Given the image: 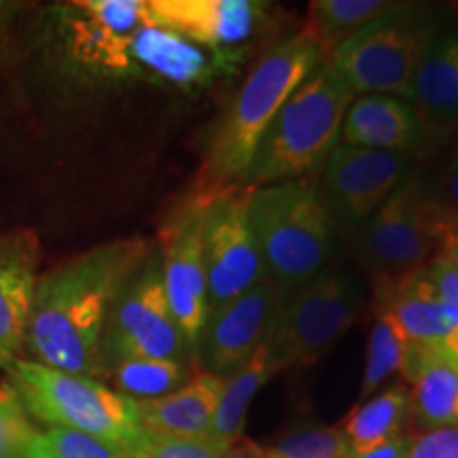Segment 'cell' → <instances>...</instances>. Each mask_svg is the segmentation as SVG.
I'll list each match as a JSON object with an SVG mask.
<instances>
[{"label": "cell", "instance_id": "obj_15", "mask_svg": "<svg viewBox=\"0 0 458 458\" xmlns=\"http://www.w3.org/2000/svg\"><path fill=\"white\" fill-rule=\"evenodd\" d=\"M344 145L422 157L439 139L397 96H357L342 125Z\"/></svg>", "mask_w": 458, "mask_h": 458}, {"label": "cell", "instance_id": "obj_38", "mask_svg": "<svg viewBox=\"0 0 458 458\" xmlns=\"http://www.w3.org/2000/svg\"><path fill=\"white\" fill-rule=\"evenodd\" d=\"M437 255H444L452 266L458 270V225L452 229V232L445 236V240L442 242V249H439Z\"/></svg>", "mask_w": 458, "mask_h": 458}, {"label": "cell", "instance_id": "obj_24", "mask_svg": "<svg viewBox=\"0 0 458 458\" xmlns=\"http://www.w3.org/2000/svg\"><path fill=\"white\" fill-rule=\"evenodd\" d=\"M393 7L386 0H314L310 3V21L303 28L327 57L337 45L351 38L371 20Z\"/></svg>", "mask_w": 458, "mask_h": 458}, {"label": "cell", "instance_id": "obj_17", "mask_svg": "<svg viewBox=\"0 0 458 458\" xmlns=\"http://www.w3.org/2000/svg\"><path fill=\"white\" fill-rule=\"evenodd\" d=\"M376 306L393 314L411 348L454 359V320L435 289L427 266L394 284Z\"/></svg>", "mask_w": 458, "mask_h": 458}, {"label": "cell", "instance_id": "obj_30", "mask_svg": "<svg viewBox=\"0 0 458 458\" xmlns=\"http://www.w3.org/2000/svg\"><path fill=\"white\" fill-rule=\"evenodd\" d=\"M38 431L9 382L0 386V458H28Z\"/></svg>", "mask_w": 458, "mask_h": 458}, {"label": "cell", "instance_id": "obj_26", "mask_svg": "<svg viewBox=\"0 0 458 458\" xmlns=\"http://www.w3.org/2000/svg\"><path fill=\"white\" fill-rule=\"evenodd\" d=\"M411 351L414 348H411V344L393 314L386 308H377L368 340V360H365V376L363 385H360L359 403L368 401L386 377H391L393 374L405 376Z\"/></svg>", "mask_w": 458, "mask_h": 458}, {"label": "cell", "instance_id": "obj_9", "mask_svg": "<svg viewBox=\"0 0 458 458\" xmlns=\"http://www.w3.org/2000/svg\"><path fill=\"white\" fill-rule=\"evenodd\" d=\"M122 359H162L196 365L182 331L172 314L164 286L162 257L151 250L114 300L102 335L106 368Z\"/></svg>", "mask_w": 458, "mask_h": 458}, {"label": "cell", "instance_id": "obj_4", "mask_svg": "<svg viewBox=\"0 0 458 458\" xmlns=\"http://www.w3.org/2000/svg\"><path fill=\"white\" fill-rule=\"evenodd\" d=\"M354 98V91L323 57L266 130L244 176V187L308 179L323 168L340 145L344 119Z\"/></svg>", "mask_w": 458, "mask_h": 458}, {"label": "cell", "instance_id": "obj_28", "mask_svg": "<svg viewBox=\"0 0 458 458\" xmlns=\"http://www.w3.org/2000/svg\"><path fill=\"white\" fill-rule=\"evenodd\" d=\"M28 458H131L122 445L72 428L49 427L38 431Z\"/></svg>", "mask_w": 458, "mask_h": 458}, {"label": "cell", "instance_id": "obj_32", "mask_svg": "<svg viewBox=\"0 0 458 458\" xmlns=\"http://www.w3.org/2000/svg\"><path fill=\"white\" fill-rule=\"evenodd\" d=\"M227 444L213 437H157L145 433L131 458H219Z\"/></svg>", "mask_w": 458, "mask_h": 458}, {"label": "cell", "instance_id": "obj_31", "mask_svg": "<svg viewBox=\"0 0 458 458\" xmlns=\"http://www.w3.org/2000/svg\"><path fill=\"white\" fill-rule=\"evenodd\" d=\"M74 4L96 24L122 38H130L140 28L153 26L147 0H85Z\"/></svg>", "mask_w": 458, "mask_h": 458}, {"label": "cell", "instance_id": "obj_3", "mask_svg": "<svg viewBox=\"0 0 458 458\" xmlns=\"http://www.w3.org/2000/svg\"><path fill=\"white\" fill-rule=\"evenodd\" d=\"M249 221L280 293L327 270L344 244L318 181L300 179L249 189Z\"/></svg>", "mask_w": 458, "mask_h": 458}, {"label": "cell", "instance_id": "obj_25", "mask_svg": "<svg viewBox=\"0 0 458 458\" xmlns=\"http://www.w3.org/2000/svg\"><path fill=\"white\" fill-rule=\"evenodd\" d=\"M71 13V20H66V32L68 51L74 60L88 68H94V71L111 74H123L134 66L128 38L105 30L91 17L85 15L77 4H72Z\"/></svg>", "mask_w": 458, "mask_h": 458}, {"label": "cell", "instance_id": "obj_12", "mask_svg": "<svg viewBox=\"0 0 458 458\" xmlns=\"http://www.w3.org/2000/svg\"><path fill=\"white\" fill-rule=\"evenodd\" d=\"M204 199L191 196L162 229V272L172 314L196 354L199 334L208 317V284L202 249Z\"/></svg>", "mask_w": 458, "mask_h": 458}, {"label": "cell", "instance_id": "obj_5", "mask_svg": "<svg viewBox=\"0 0 458 458\" xmlns=\"http://www.w3.org/2000/svg\"><path fill=\"white\" fill-rule=\"evenodd\" d=\"M458 215L445 210L418 174L401 182L351 240L359 267L368 274L374 300L425 267L442 249Z\"/></svg>", "mask_w": 458, "mask_h": 458}, {"label": "cell", "instance_id": "obj_23", "mask_svg": "<svg viewBox=\"0 0 458 458\" xmlns=\"http://www.w3.org/2000/svg\"><path fill=\"white\" fill-rule=\"evenodd\" d=\"M410 418V391L403 385H393L376 397L360 401L340 428L348 437L352 454H360L403 435Z\"/></svg>", "mask_w": 458, "mask_h": 458}, {"label": "cell", "instance_id": "obj_11", "mask_svg": "<svg viewBox=\"0 0 458 458\" xmlns=\"http://www.w3.org/2000/svg\"><path fill=\"white\" fill-rule=\"evenodd\" d=\"M414 164L416 159L403 153L337 145L320 168L318 185L344 242H351L401 182L414 174Z\"/></svg>", "mask_w": 458, "mask_h": 458}, {"label": "cell", "instance_id": "obj_37", "mask_svg": "<svg viewBox=\"0 0 458 458\" xmlns=\"http://www.w3.org/2000/svg\"><path fill=\"white\" fill-rule=\"evenodd\" d=\"M266 456V448H261L259 444L250 442V439H238L236 444L227 445V450L223 452L219 458H263Z\"/></svg>", "mask_w": 458, "mask_h": 458}, {"label": "cell", "instance_id": "obj_22", "mask_svg": "<svg viewBox=\"0 0 458 458\" xmlns=\"http://www.w3.org/2000/svg\"><path fill=\"white\" fill-rule=\"evenodd\" d=\"M276 371L270 351L263 344L233 374L223 377V391L210 427V437L227 445L242 439L250 401Z\"/></svg>", "mask_w": 458, "mask_h": 458}, {"label": "cell", "instance_id": "obj_20", "mask_svg": "<svg viewBox=\"0 0 458 458\" xmlns=\"http://www.w3.org/2000/svg\"><path fill=\"white\" fill-rule=\"evenodd\" d=\"M403 377L411 385V418L418 427L433 431L458 425V360L414 348Z\"/></svg>", "mask_w": 458, "mask_h": 458}, {"label": "cell", "instance_id": "obj_6", "mask_svg": "<svg viewBox=\"0 0 458 458\" xmlns=\"http://www.w3.org/2000/svg\"><path fill=\"white\" fill-rule=\"evenodd\" d=\"M444 32L437 9L427 3H393L331 51L327 60L354 96L408 100L420 57Z\"/></svg>", "mask_w": 458, "mask_h": 458}, {"label": "cell", "instance_id": "obj_16", "mask_svg": "<svg viewBox=\"0 0 458 458\" xmlns=\"http://www.w3.org/2000/svg\"><path fill=\"white\" fill-rule=\"evenodd\" d=\"M38 246L32 233L0 238V365L4 369L26 348V331L37 291Z\"/></svg>", "mask_w": 458, "mask_h": 458}, {"label": "cell", "instance_id": "obj_36", "mask_svg": "<svg viewBox=\"0 0 458 458\" xmlns=\"http://www.w3.org/2000/svg\"><path fill=\"white\" fill-rule=\"evenodd\" d=\"M437 199L445 210H450L452 215H458V151L452 157L448 172L444 176V196H437Z\"/></svg>", "mask_w": 458, "mask_h": 458}, {"label": "cell", "instance_id": "obj_7", "mask_svg": "<svg viewBox=\"0 0 458 458\" xmlns=\"http://www.w3.org/2000/svg\"><path fill=\"white\" fill-rule=\"evenodd\" d=\"M9 386L28 416L136 448L145 437L136 401L88 376H74L37 360L17 359L7 368Z\"/></svg>", "mask_w": 458, "mask_h": 458}, {"label": "cell", "instance_id": "obj_34", "mask_svg": "<svg viewBox=\"0 0 458 458\" xmlns=\"http://www.w3.org/2000/svg\"><path fill=\"white\" fill-rule=\"evenodd\" d=\"M428 276H431L435 289L448 308L452 320H454L456 342H454V360H458V270L444 255H435L427 263Z\"/></svg>", "mask_w": 458, "mask_h": 458}, {"label": "cell", "instance_id": "obj_13", "mask_svg": "<svg viewBox=\"0 0 458 458\" xmlns=\"http://www.w3.org/2000/svg\"><path fill=\"white\" fill-rule=\"evenodd\" d=\"M280 297L278 286L266 278L236 300L210 310L196 348V359L206 371L227 377L263 346L276 318Z\"/></svg>", "mask_w": 458, "mask_h": 458}, {"label": "cell", "instance_id": "obj_14", "mask_svg": "<svg viewBox=\"0 0 458 458\" xmlns=\"http://www.w3.org/2000/svg\"><path fill=\"white\" fill-rule=\"evenodd\" d=\"M147 9L153 26L223 55L249 41L266 13L253 0H147Z\"/></svg>", "mask_w": 458, "mask_h": 458}, {"label": "cell", "instance_id": "obj_35", "mask_svg": "<svg viewBox=\"0 0 458 458\" xmlns=\"http://www.w3.org/2000/svg\"><path fill=\"white\" fill-rule=\"evenodd\" d=\"M411 435H399V437L391 439V442L377 445L368 452H360V454H351L348 458H405L410 448Z\"/></svg>", "mask_w": 458, "mask_h": 458}, {"label": "cell", "instance_id": "obj_8", "mask_svg": "<svg viewBox=\"0 0 458 458\" xmlns=\"http://www.w3.org/2000/svg\"><path fill=\"white\" fill-rule=\"evenodd\" d=\"M365 283L351 266L327 270L283 293L266 346L276 369L314 363L357 323Z\"/></svg>", "mask_w": 458, "mask_h": 458}, {"label": "cell", "instance_id": "obj_10", "mask_svg": "<svg viewBox=\"0 0 458 458\" xmlns=\"http://www.w3.org/2000/svg\"><path fill=\"white\" fill-rule=\"evenodd\" d=\"M198 196L204 199L202 249L210 312L253 289L267 278V272L249 221V189L232 187Z\"/></svg>", "mask_w": 458, "mask_h": 458}, {"label": "cell", "instance_id": "obj_27", "mask_svg": "<svg viewBox=\"0 0 458 458\" xmlns=\"http://www.w3.org/2000/svg\"><path fill=\"white\" fill-rule=\"evenodd\" d=\"M196 365L162 359H122L106 368L117 393L134 401L159 399L187 385L196 374Z\"/></svg>", "mask_w": 458, "mask_h": 458}, {"label": "cell", "instance_id": "obj_19", "mask_svg": "<svg viewBox=\"0 0 458 458\" xmlns=\"http://www.w3.org/2000/svg\"><path fill=\"white\" fill-rule=\"evenodd\" d=\"M408 102L437 139L458 123V32L437 34L420 57Z\"/></svg>", "mask_w": 458, "mask_h": 458}, {"label": "cell", "instance_id": "obj_39", "mask_svg": "<svg viewBox=\"0 0 458 458\" xmlns=\"http://www.w3.org/2000/svg\"><path fill=\"white\" fill-rule=\"evenodd\" d=\"M17 9H20V4L15 3H0V41H3L4 32H7L9 28L11 17L17 13Z\"/></svg>", "mask_w": 458, "mask_h": 458}, {"label": "cell", "instance_id": "obj_33", "mask_svg": "<svg viewBox=\"0 0 458 458\" xmlns=\"http://www.w3.org/2000/svg\"><path fill=\"white\" fill-rule=\"evenodd\" d=\"M458 452V425L411 435L405 458H454Z\"/></svg>", "mask_w": 458, "mask_h": 458}, {"label": "cell", "instance_id": "obj_1", "mask_svg": "<svg viewBox=\"0 0 458 458\" xmlns=\"http://www.w3.org/2000/svg\"><path fill=\"white\" fill-rule=\"evenodd\" d=\"M142 238L117 240L38 278L26 348L37 363L74 376L105 374L102 335L117 295L151 253Z\"/></svg>", "mask_w": 458, "mask_h": 458}, {"label": "cell", "instance_id": "obj_21", "mask_svg": "<svg viewBox=\"0 0 458 458\" xmlns=\"http://www.w3.org/2000/svg\"><path fill=\"white\" fill-rule=\"evenodd\" d=\"M131 62L148 68L157 77L179 85H193L213 74L215 62L225 60L216 51H206L162 26H145L128 38Z\"/></svg>", "mask_w": 458, "mask_h": 458}, {"label": "cell", "instance_id": "obj_2", "mask_svg": "<svg viewBox=\"0 0 458 458\" xmlns=\"http://www.w3.org/2000/svg\"><path fill=\"white\" fill-rule=\"evenodd\" d=\"M323 57L306 32L280 43L261 57L210 134L198 193L208 196L244 187V176L266 130L286 98Z\"/></svg>", "mask_w": 458, "mask_h": 458}, {"label": "cell", "instance_id": "obj_18", "mask_svg": "<svg viewBox=\"0 0 458 458\" xmlns=\"http://www.w3.org/2000/svg\"><path fill=\"white\" fill-rule=\"evenodd\" d=\"M221 391L223 377L198 369L174 393L136 401L142 431L157 437H210Z\"/></svg>", "mask_w": 458, "mask_h": 458}, {"label": "cell", "instance_id": "obj_29", "mask_svg": "<svg viewBox=\"0 0 458 458\" xmlns=\"http://www.w3.org/2000/svg\"><path fill=\"white\" fill-rule=\"evenodd\" d=\"M352 454L340 427H306L286 435L263 458H348Z\"/></svg>", "mask_w": 458, "mask_h": 458}]
</instances>
